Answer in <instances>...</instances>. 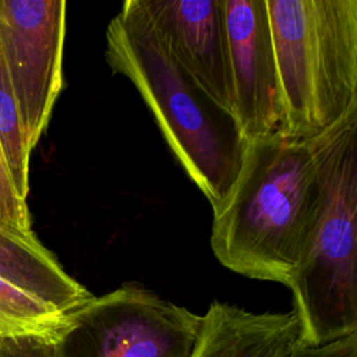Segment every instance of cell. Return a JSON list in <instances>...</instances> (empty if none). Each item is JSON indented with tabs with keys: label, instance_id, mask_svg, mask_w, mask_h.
Masks as SVG:
<instances>
[{
	"label": "cell",
	"instance_id": "6da1fadb",
	"mask_svg": "<svg viewBox=\"0 0 357 357\" xmlns=\"http://www.w3.org/2000/svg\"><path fill=\"white\" fill-rule=\"evenodd\" d=\"M324 177L308 141L247 139L237 178L213 212L211 247L227 269L287 286L324 205Z\"/></svg>",
	"mask_w": 357,
	"mask_h": 357
},
{
	"label": "cell",
	"instance_id": "7a4b0ae2",
	"mask_svg": "<svg viewBox=\"0 0 357 357\" xmlns=\"http://www.w3.org/2000/svg\"><path fill=\"white\" fill-rule=\"evenodd\" d=\"M106 60L127 77L153 114L187 176L218 211L247 146L234 114L218 103L174 59L138 0H127L106 31Z\"/></svg>",
	"mask_w": 357,
	"mask_h": 357
},
{
	"label": "cell",
	"instance_id": "3957f363",
	"mask_svg": "<svg viewBox=\"0 0 357 357\" xmlns=\"http://www.w3.org/2000/svg\"><path fill=\"white\" fill-rule=\"evenodd\" d=\"M308 144L324 177V205L287 287L300 342L321 346L357 333V107Z\"/></svg>",
	"mask_w": 357,
	"mask_h": 357
},
{
	"label": "cell",
	"instance_id": "277c9868",
	"mask_svg": "<svg viewBox=\"0 0 357 357\" xmlns=\"http://www.w3.org/2000/svg\"><path fill=\"white\" fill-rule=\"evenodd\" d=\"M283 135L311 141L357 107V0H266Z\"/></svg>",
	"mask_w": 357,
	"mask_h": 357
},
{
	"label": "cell",
	"instance_id": "5b68a950",
	"mask_svg": "<svg viewBox=\"0 0 357 357\" xmlns=\"http://www.w3.org/2000/svg\"><path fill=\"white\" fill-rule=\"evenodd\" d=\"M202 315L126 283L67 314L57 357H192Z\"/></svg>",
	"mask_w": 357,
	"mask_h": 357
},
{
	"label": "cell",
	"instance_id": "8992f818",
	"mask_svg": "<svg viewBox=\"0 0 357 357\" xmlns=\"http://www.w3.org/2000/svg\"><path fill=\"white\" fill-rule=\"evenodd\" d=\"M64 0H0V49L31 151L63 88Z\"/></svg>",
	"mask_w": 357,
	"mask_h": 357
},
{
	"label": "cell",
	"instance_id": "52a82bcc",
	"mask_svg": "<svg viewBox=\"0 0 357 357\" xmlns=\"http://www.w3.org/2000/svg\"><path fill=\"white\" fill-rule=\"evenodd\" d=\"M233 114L247 139L283 134L284 110L266 0H223Z\"/></svg>",
	"mask_w": 357,
	"mask_h": 357
},
{
	"label": "cell",
	"instance_id": "ba28073f",
	"mask_svg": "<svg viewBox=\"0 0 357 357\" xmlns=\"http://www.w3.org/2000/svg\"><path fill=\"white\" fill-rule=\"evenodd\" d=\"M159 39L190 75L233 113L223 0H138Z\"/></svg>",
	"mask_w": 357,
	"mask_h": 357
},
{
	"label": "cell",
	"instance_id": "9c48e42d",
	"mask_svg": "<svg viewBox=\"0 0 357 357\" xmlns=\"http://www.w3.org/2000/svg\"><path fill=\"white\" fill-rule=\"evenodd\" d=\"M300 343V324L291 312H251L213 301L202 315L192 357H291Z\"/></svg>",
	"mask_w": 357,
	"mask_h": 357
},
{
	"label": "cell",
	"instance_id": "30bf717a",
	"mask_svg": "<svg viewBox=\"0 0 357 357\" xmlns=\"http://www.w3.org/2000/svg\"><path fill=\"white\" fill-rule=\"evenodd\" d=\"M0 278L67 315L93 294L73 279L33 231L0 225Z\"/></svg>",
	"mask_w": 357,
	"mask_h": 357
},
{
	"label": "cell",
	"instance_id": "8fae6325",
	"mask_svg": "<svg viewBox=\"0 0 357 357\" xmlns=\"http://www.w3.org/2000/svg\"><path fill=\"white\" fill-rule=\"evenodd\" d=\"M0 151L18 197L29 192L31 148L26 141L17 99L0 49Z\"/></svg>",
	"mask_w": 357,
	"mask_h": 357
},
{
	"label": "cell",
	"instance_id": "7c38bea8",
	"mask_svg": "<svg viewBox=\"0 0 357 357\" xmlns=\"http://www.w3.org/2000/svg\"><path fill=\"white\" fill-rule=\"evenodd\" d=\"M67 315L0 278V333L59 332Z\"/></svg>",
	"mask_w": 357,
	"mask_h": 357
},
{
	"label": "cell",
	"instance_id": "4fadbf2b",
	"mask_svg": "<svg viewBox=\"0 0 357 357\" xmlns=\"http://www.w3.org/2000/svg\"><path fill=\"white\" fill-rule=\"evenodd\" d=\"M57 333H0V357H57Z\"/></svg>",
	"mask_w": 357,
	"mask_h": 357
},
{
	"label": "cell",
	"instance_id": "5bb4252c",
	"mask_svg": "<svg viewBox=\"0 0 357 357\" xmlns=\"http://www.w3.org/2000/svg\"><path fill=\"white\" fill-rule=\"evenodd\" d=\"M0 225L21 230L32 231L31 216L26 201L21 199L14 188L7 170L3 153L0 151Z\"/></svg>",
	"mask_w": 357,
	"mask_h": 357
},
{
	"label": "cell",
	"instance_id": "9a60e30c",
	"mask_svg": "<svg viewBox=\"0 0 357 357\" xmlns=\"http://www.w3.org/2000/svg\"><path fill=\"white\" fill-rule=\"evenodd\" d=\"M291 357H357V333L321 346H307L300 342Z\"/></svg>",
	"mask_w": 357,
	"mask_h": 357
}]
</instances>
